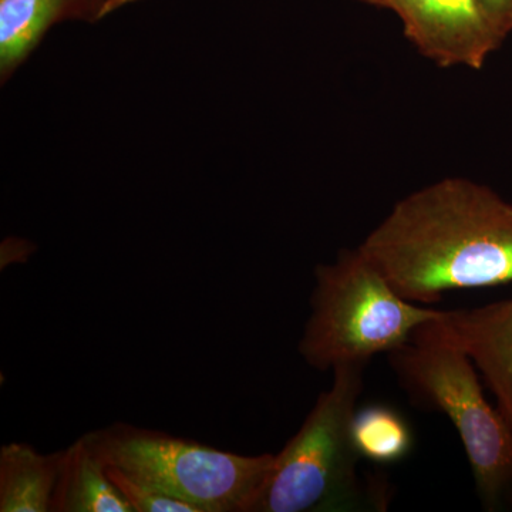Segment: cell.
<instances>
[{
    "label": "cell",
    "mask_w": 512,
    "mask_h": 512,
    "mask_svg": "<svg viewBox=\"0 0 512 512\" xmlns=\"http://www.w3.org/2000/svg\"><path fill=\"white\" fill-rule=\"evenodd\" d=\"M352 439L362 460L394 464L409 456L413 434L402 414L386 406L357 409L352 421Z\"/></svg>",
    "instance_id": "11"
},
{
    "label": "cell",
    "mask_w": 512,
    "mask_h": 512,
    "mask_svg": "<svg viewBox=\"0 0 512 512\" xmlns=\"http://www.w3.org/2000/svg\"><path fill=\"white\" fill-rule=\"evenodd\" d=\"M107 471L111 481L119 488L134 512H201L194 505L127 476L119 468L107 466Z\"/></svg>",
    "instance_id": "12"
},
{
    "label": "cell",
    "mask_w": 512,
    "mask_h": 512,
    "mask_svg": "<svg viewBox=\"0 0 512 512\" xmlns=\"http://www.w3.org/2000/svg\"><path fill=\"white\" fill-rule=\"evenodd\" d=\"M359 249L417 305L510 284L512 204L487 185L443 178L396 202Z\"/></svg>",
    "instance_id": "1"
},
{
    "label": "cell",
    "mask_w": 512,
    "mask_h": 512,
    "mask_svg": "<svg viewBox=\"0 0 512 512\" xmlns=\"http://www.w3.org/2000/svg\"><path fill=\"white\" fill-rule=\"evenodd\" d=\"M90 436L107 466L201 512H251L275 460V454L242 456L126 423Z\"/></svg>",
    "instance_id": "5"
},
{
    "label": "cell",
    "mask_w": 512,
    "mask_h": 512,
    "mask_svg": "<svg viewBox=\"0 0 512 512\" xmlns=\"http://www.w3.org/2000/svg\"><path fill=\"white\" fill-rule=\"evenodd\" d=\"M365 367L332 370V386L320 393L301 429L275 454L251 512L359 511L386 505L384 494L360 480L362 458L352 439Z\"/></svg>",
    "instance_id": "2"
},
{
    "label": "cell",
    "mask_w": 512,
    "mask_h": 512,
    "mask_svg": "<svg viewBox=\"0 0 512 512\" xmlns=\"http://www.w3.org/2000/svg\"><path fill=\"white\" fill-rule=\"evenodd\" d=\"M485 15L507 39L512 33V0H478Z\"/></svg>",
    "instance_id": "14"
},
{
    "label": "cell",
    "mask_w": 512,
    "mask_h": 512,
    "mask_svg": "<svg viewBox=\"0 0 512 512\" xmlns=\"http://www.w3.org/2000/svg\"><path fill=\"white\" fill-rule=\"evenodd\" d=\"M404 36L440 67L480 70L505 37L478 0H392Z\"/></svg>",
    "instance_id": "6"
},
{
    "label": "cell",
    "mask_w": 512,
    "mask_h": 512,
    "mask_svg": "<svg viewBox=\"0 0 512 512\" xmlns=\"http://www.w3.org/2000/svg\"><path fill=\"white\" fill-rule=\"evenodd\" d=\"M441 311L406 301L359 247L316 266L311 315L298 350L319 372L394 352Z\"/></svg>",
    "instance_id": "3"
},
{
    "label": "cell",
    "mask_w": 512,
    "mask_h": 512,
    "mask_svg": "<svg viewBox=\"0 0 512 512\" xmlns=\"http://www.w3.org/2000/svg\"><path fill=\"white\" fill-rule=\"evenodd\" d=\"M362 2L382 9H390V5H392V0H362Z\"/></svg>",
    "instance_id": "15"
},
{
    "label": "cell",
    "mask_w": 512,
    "mask_h": 512,
    "mask_svg": "<svg viewBox=\"0 0 512 512\" xmlns=\"http://www.w3.org/2000/svg\"><path fill=\"white\" fill-rule=\"evenodd\" d=\"M62 454H43L26 443L2 446L0 512H50Z\"/></svg>",
    "instance_id": "9"
},
{
    "label": "cell",
    "mask_w": 512,
    "mask_h": 512,
    "mask_svg": "<svg viewBox=\"0 0 512 512\" xmlns=\"http://www.w3.org/2000/svg\"><path fill=\"white\" fill-rule=\"evenodd\" d=\"M138 0H74L73 19L96 22Z\"/></svg>",
    "instance_id": "13"
},
{
    "label": "cell",
    "mask_w": 512,
    "mask_h": 512,
    "mask_svg": "<svg viewBox=\"0 0 512 512\" xmlns=\"http://www.w3.org/2000/svg\"><path fill=\"white\" fill-rule=\"evenodd\" d=\"M74 0H0V77L2 82L25 63L47 30L73 19Z\"/></svg>",
    "instance_id": "10"
},
{
    "label": "cell",
    "mask_w": 512,
    "mask_h": 512,
    "mask_svg": "<svg viewBox=\"0 0 512 512\" xmlns=\"http://www.w3.org/2000/svg\"><path fill=\"white\" fill-rule=\"evenodd\" d=\"M427 323V322H426ZM426 323L390 353L394 375L416 406L448 417L466 450L484 510L512 505V426L488 403L476 365Z\"/></svg>",
    "instance_id": "4"
},
{
    "label": "cell",
    "mask_w": 512,
    "mask_h": 512,
    "mask_svg": "<svg viewBox=\"0 0 512 512\" xmlns=\"http://www.w3.org/2000/svg\"><path fill=\"white\" fill-rule=\"evenodd\" d=\"M50 512H134L90 433L64 448Z\"/></svg>",
    "instance_id": "8"
},
{
    "label": "cell",
    "mask_w": 512,
    "mask_h": 512,
    "mask_svg": "<svg viewBox=\"0 0 512 512\" xmlns=\"http://www.w3.org/2000/svg\"><path fill=\"white\" fill-rule=\"evenodd\" d=\"M427 328L476 365L497 407L512 426V299L474 309L441 311Z\"/></svg>",
    "instance_id": "7"
}]
</instances>
